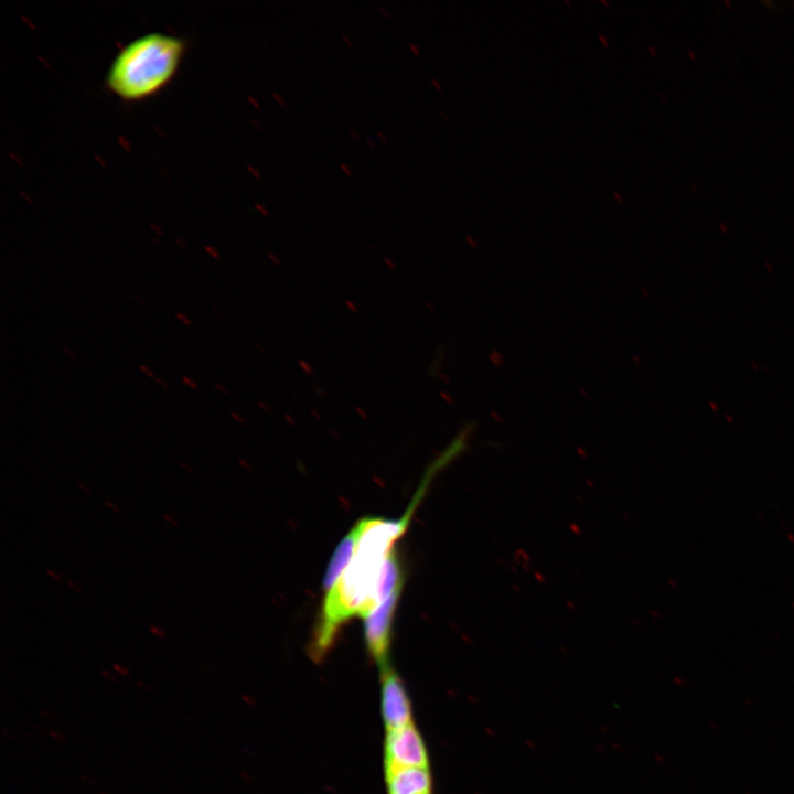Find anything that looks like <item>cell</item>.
<instances>
[{
	"label": "cell",
	"instance_id": "30bf717a",
	"mask_svg": "<svg viewBox=\"0 0 794 794\" xmlns=\"http://www.w3.org/2000/svg\"><path fill=\"white\" fill-rule=\"evenodd\" d=\"M139 369H140L141 372H143L148 377H150V378H152V379H154V378L157 377V376L154 375L153 371H152L149 366H147V365H144V364H140V365H139Z\"/></svg>",
	"mask_w": 794,
	"mask_h": 794
},
{
	"label": "cell",
	"instance_id": "cb8c5ba5",
	"mask_svg": "<svg viewBox=\"0 0 794 794\" xmlns=\"http://www.w3.org/2000/svg\"><path fill=\"white\" fill-rule=\"evenodd\" d=\"M376 133L382 139L383 142H385V143L388 142L387 137L385 136V133L382 130H377Z\"/></svg>",
	"mask_w": 794,
	"mask_h": 794
},
{
	"label": "cell",
	"instance_id": "484cf974",
	"mask_svg": "<svg viewBox=\"0 0 794 794\" xmlns=\"http://www.w3.org/2000/svg\"><path fill=\"white\" fill-rule=\"evenodd\" d=\"M430 82L438 90L442 89L440 83L436 78L431 77Z\"/></svg>",
	"mask_w": 794,
	"mask_h": 794
},
{
	"label": "cell",
	"instance_id": "836d02e7",
	"mask_svg": "<svg viewBox=\"0 0 794 794\" xmlns=\"http://www.w3.org/2000/svg\"><path fill=\"white\" fill-rule=\"evenodd\" d=\"M614 195H615V197L621 202V198H620V196L618 195V193H614Z\"/></svg>",
	"mask_w": 794,
	"mask_h": 794
},
{
	"label": "cell",
	"instance_id": "603a6c76",
	"mask_svg": "<svg viewBox=\"0 0 794 794\" xmlns=\"http://www.w3.org/2000/svg\"><path fill=\"white\" fill-rule=\"evenodd\" d=\"M67 584H68L73 590H75L76 592H82V591H83L82 587L76 586L73 581H68Z\"/></svg>",
	"mask_w": 794,
	"mask_h": 794
},
{
	"label": "cell",
	"instance_id": "5bb4252c",
	"mask_svg": "<svg viewBox=\"0 0 794 794\" xmlns=\"http://www.w3.org/2000/svg\"><path fill=\"white\" fill-rule=\"evenodd\" d=\"M153 380H154L157 384H159L163 389H169V388H170L169 384H168L163 378H161V377H158V376H157Z\"/></svg>",
	"mask_w": 794,
	"mask_h": 794
},
{
	"label": "cell",
	"instance_id": "83f0119b",
	"mask_svg": "<svg viewBox=\"0 0 794 794\" xmlns=\"http://www.w3.org/2000/svg\"><path fill=\"white\" fill-rule=\"evenodd\" d=\"M341 36H342V39L345 41V43L347 44V46H353L352 41L350 40V37H348L345 33H342Z\"/></svg>",
	"mask_w": 794,
	"mask_h": 794
},
{
	"label": "cell",
	"instance_id": "277c9868",
	"mask_svg": "<svg viewBox=\"0 0 794 794\" xmlns=\"http://www.w3.org/2000/svg\"><path fill=\"white\" fill-rule=\"evenodd\" d=\"M401 591V590H400ZM400 591L395 592L364 618V637L373 661L380 669L387 667L391 626Z\"/></svg>",
	"mask_w": 794,
	"mask_h": 794
},
{
	"label": "cell",
	"instance_id": "4fadbf2b",
	"mask_svg": "<svg viewBox=\"0 0 794 794\" xmlns=\"http://www.w3.org/2000/svg\"><path fill=\"white\" fill-rule=\"evenodd\" d=\"M62 351H63L68 357H71L72 360H75V358H76V354H75V352H74L72 348H69V347H67V346H63V347H62Z\"/></svg>",
	"mask_w": 794,
	"mask_h": 794
},
{
	"label": "cell",
	"instance_id": "f546056e",
	"mask_svg": "<svg viewBox=\"0 0 794 794\" xmlns=\"http://www.w3.org/2000/svg\"><path fill=\"white\" fill-rule=\"evenodd\" d=\"M132 298L139 303L144 305V301L141 297H138L137 294H132Z\"/></svg>",
	"mask_w": 794,
	"mask_h": 794
},
{
	"label": "cell",
	"instance_id": "44dd1931",
	"mask_svg": "<svg viewBox=\"0 0 794 794\" xmlns=\"http://www.w3.org/2000/svg\"><path fill=\"white\" fill-rule=\"evenodd\" d=\"M377 8H378V10L382 12V14H383L385 18H389V17H390L389 11H388L384 6L378 4Z\"/></svg>",
	"mask_w": 794,
	"mask_h": 794
},
{
	"label": "cell",
	"instance_id": "7402d4cb",
	"mask_svg": "<svg viewBox=\"0 0 794 794\" xmlns=\"http://www.w3.org/2000/svg\"><path fill=\"white\" fill-rule=\"evenodd\" d=\"M214 387H215L218 391H221V393H223V394H227V393H228V391L225 389V387H224L222 384H219V383H215V384H214Z\"/></svg>",
	"mask_w": 794,
	"mask_h": 794
},
{
	"label": "cell",
	"instance_id": "f1b7e54d",
	"mask_svg": "<svg viewBox=\"0 0 794 794\" xmlns=\"http://www.w3.org/2000/svg\"><path fill=\"white\" fill-rule=\"evenodd\" d=\"M348 131H350L351 136H353L356 140H360V139H361L360 133H358L355 129L350 128Z\"/></svg>",
	"mask_w": 794,
	"mask_h": 794
},
{
	"label": "cell",
	"instance_id": "7a4b0ae2",
	"mask_svg": "<svg viewBox=\"0 0 794 794\" xmlns=\"http://www.w3.org/2000/svg\"><path fill=\"white\" fill-rule=\"evenodd\" d=\"M184 42L164 33H148L128 43L111 63L106 84L118 97L135 101L162 89L174 76Z\"/></svg>",
	"mask_w": 794,
	"mask_h": 794
},
{
	"label": "cell",
	"instance_id": "3957f363",
	"mask_svg": "<svg viewBox=\"0 0 794 794\" xmlns=\"http://www.w3.org/2000/svg\"><path fill=\"white\" fill-rule=\"evenodd\" d=\"M407 768H430L428 749L415 723L386 731L384 773Z\"/></svg>",
	"mask_w": 794,
	"mask_h": 794
},
{
	"label": "cell",
	"instance_id": "d6986e66",
	"mask_svg": "<svg viewBox=\"0 0 794 794\" xmlns=\"http://www.w3.org/2000/svg\"><path fill=\"white\" fill-rule=\"evenodd\" d=\"M180 466L184 470H186L189 473H194V469H192L191 465H189L186 462L181 461Z\"/></svg>",
	"mask_w": 794,
	"mask_h": 794
},
{
	"label": "cell",
	"instance_id": "ffe728a7",
	"mask_svg": "<svg viewBox=\"0 0 794 794\" xmlns=\"http://www.w3.org/2000/svg\"><path fill=\"white\" fill-rule=\"evenodd\" d=\"M409 47L416 55H420V49L417 44H415L414 42H410Z\"/></svg>",
	"mask_w": 794,
	"mask_h": 794
},
{
	"label": "cell",
	"instance_id": "4dcf8cb0",
	"mask_svg": "<svg viewBox=\"0 0 794 794\" xmlns=\"http://www.w3.org/2000/svg\"><path fill=\"white\" fill-rule=\"evenodd\" d=\"M257 206H258V208L261 211V213L268 215V211H267V208H266L265 206H261V205H257Z\"/></svg>",
	"mask_w": 794,
	"mask_h": 794
},
{
	"label": "cell",
	"instance_id": "e0dca14e",
	"mask_svg": "<svg viewBox=\"0 0 794 794\" xmlns=\"http://www.w3.org/2000/svg\"><path fill=\"white\" fill-rule=\"evenodd\" d=\"M150 631L153 632V633H155V634H157L158 636H160V637H165V633H164L160 627H158V626L152 625V626L150 627Z\"/></svg>",
	"mask_w": 794,
	"mask_h": 794
},
{
	"label": "cell",
	"instance_id": "d4e9b609",
	"mask_svg": "<svg viewBox=\"0 0 794 794\" xmlns=\"http://www.w3.org/2000/svg\"><path fill=\"white\" fill-rule=\"evenodd\" d=\"M364 139H365V141H366L371 147L375 148V141H374V138H373V137H369V136L366 135V136L364 137Z\"/></svg>",
	"mask_w": 794,
	"mask_h": 794
},
{
	"label": "cell",
	"instance_id": "1f68e13d",
	"mask_svg": "<svg viewBox=\"0 0 794 794\" xmlns=\"http://www.w3.org/2000/svg\"><path fill=\"white\" fill-rule=\"evenodd\" d=\"M599 39L602 41L603 45H607V40L603 37V35L599 34Z\"/></svg>",
	"mask_w": 794,
	"mask_h": 794
},
{
	"label": "cell",
	"instance_id": "d6a6232c",
	"mask_svg": "<svg viewBox=\"0 0 794 794\" xmlns=\"http://www.w3.org/2000/svg\"><path fill=\"white\" fill-rule=\"evenodd\" d=\"M441 114H442V116L449 121V117L447 116V114L443 112V111H441Z\"/></svg>",
	"mask_w": 794,
	"mask_h": 794
},
{
	"label": "cell",
	"instance_id": "4316f807",
	"mask_svg": "<svg viewBox=\"0 0 794 794\" xmlns=\"http://www.w3.org/2000/svg\"><path fill=\"white\" fill-rule=\"evenodd\" d=\"M76 485L81 487L86 494H92L90 489L86 487L84 484L77 482Z\"/></svg>",
	"mask_w": 794,
	"mask_h": 794
},
{
	"label": "cell",
	"instance_id": "7c38bea8",
	"mask_svg": "<svg viewBox=\"0 0 794 794\" xmlns=\"http://www.w3.org/2000/svg\"><path fill=\"white\" fill-rule=\"evenodd\" d=\"M271 95L273 96V98H275L281 106H285V105H286V99H285L283 96L280 95L278 92L272 90Z\"/></svg>",
	"mask_w": 794,
	"mask_h": 794
},
{
	"label": "cell",
	"instance_id": "8fae6325",
	"mask_svg": "<svg viewBox=\"0 0 794 794\" xmlns=\"http://www.w3.org/2000/svg\"><path fill=\"white\" fill-rule=\"evenodd\" d=\"M45 573L49 577L53 578L55 581H61L63 579L60 573H57L55 570H52V569H46Z\"/></svg>",
	"mask_w": 794,
	"mask_h": 794
},
{
	"label": "cell",
	"instance_id": "2e32d148",
	"mask_svg": "<svg viewBox=\"0 0 794 794\" xmlns=\"http://www.w3.org/2000/svg\"><path fill=\"white\" fill-rule=\"evenodd\" d=\"M340 168H341L347 175H353V170H352L345 162H340Z\"/></svg>",
	"mask_w": 794,
	"mask_h": 794
},
{
	"label": "cell",
	"instance_id": "52a82bcc",
	"mask_svg": "<svg viewBox=\"0 0 794 794\" xmlns=\"http://www.w3.org/2000/svg\"><path fill=\"white\" fill-rule=\"evenodd\" d=\"M360 532L361 526L357 522L350 530V533L337 545L323 578L322 587L324 593H326L333 588V586L340 579L345 568L352 560L356 550Z\"/></svg>",
	"mask_w": 794,
	"mask_h": 794
},
{
	"label": "cell",
	"instance_id": "8992f818",
	"mask_svg": "<svg viewBox=\"0 0 794 794\" xmlns=\"http://www.w3.org/2000/svg\"><path fill=\"white\" fill-rule=\"evenodd\" d=\"M384 774L387 794H433L430 768H407Z\"/></svg>",
	"mask_w": 794,
	"mask_h": 794
},
{
	"label": "cell",
	"instance_id": "6da1fadb",
	"mask_svg": "<svg viewBox=\"0 0 794 794\" xmlns=\"http://www.w3.org/2000/svg\"><path fill=\"white\" fill-rule=\"evenodd\" d=\"M358 523L361 532L355 554L333 588L324 593L309 645V654L315 662L325 658L347 620L365 618L380 603L377 592L384 564L408 527L404 518L368 517Z\"/></svg>",
	"mask_w": 794,
	"mask_h": 794
},
{
	"label": "cell",
	"instance_id": "ac0fdd59",
	"mask_svg": "<svg viewBox=\"0 0 794 794\" xmlns=\"http://www.w3.org/2000/svg\"><path fill=\"white\" fill-rule=\"evenodd\" d=\"M105 504H106L109 508H111L115 513H120V508H119L115 503H112V502H110V501H105Z\"/></svg>",
	"mask_w": 794,
	"mask_h": 794
},
{
	"label": "cell",
	"instance_id": "9c48e42d",
	"mask_svg": "<svg viewBox=\"0 0 794 794\" xmlns=\"http://www.w3.org/2000/svg\"><path fill=\"white\" fill-rule=\"evenodd\" d=\"M175 318H176L178 320L182 321L185 326H191V325H192V321L190 320V318H189L186 314L182 313V312H176V313H175Z\"/></svg>",
	"mask_w": 794,
	"mask_h": 794
},
{
	"label": "cell",
	"instance_id": "5b68a950",
	"mask_svg": "<svg viewBox=\"0 0 794 794\" xmlns=\"http://www.w3.org/2000/svg\"><path fill=\"white\" fill-rule=\"evenodd\" d=\"M380 712L386 731L414 723L411 700L406 686L389 665L380 669Z\"/></svg>",
	"mask_w": 794,
	"mask_h": 794
},
{
	"label": "cell",
	"instance_id": "ba28073f",
	"mask_svg": "<svg viewBox=\"0 0 794 794\" xmlns=\"http://www.w3.org/2000/svg\"><path fill=\"white\" fill-rule=\"evenodd\" d=\"M181 379H182V382H183L184 384H186L191 389H193V390H197V389H198V385H197V384L195 383V380L192 379L191 377H189V376H186V375H183V376L181 377Z\"/></svg>",
	"mask_w": 794,
	"mask_h": 794
},
{
	"label": "cell",
	"instance_id": "9a60e30c",
	"mask_svg": "<svg viewBox=\"0 0 794 794\" xmlns=\"http://www.w3.org/2000/svg\"><path fill=\"white\" fill-rule=\"evenodd\" d=\"M163 519L167 521V522H168L170 525H172V526H178V525H179L178 521L174 519V518H173L172 516H170L169 514H163Z\"/></svg>",
	"mask_w": 794,
	"mask_h": 794
}]
</instances>
